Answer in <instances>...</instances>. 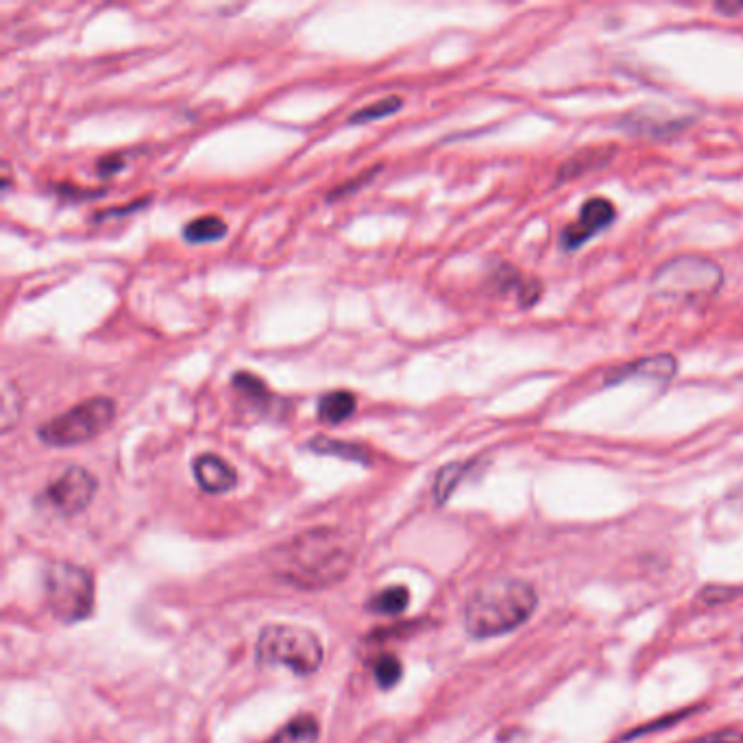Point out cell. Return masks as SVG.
I'll list each match as a JSON object with an SVG mask.
<instances>
[{
    "mask_svg": "<svg viewBox=\"0 0 743 743\" xmlns=\"http://www.w3.org/2000/svg\"><path fill=\"white\" fill-rule=\"evenodd\" d=\"M358 545L340 530H310L275 547L269 556L273 576L290 587L325 589L347 578Z\"/></svg>",
    "mask_w": 743,
    "mask_h": 743,
    "instance_id": "1",
    "label": "cell"
},
{
    "mask_svg": "<svg viewBox=\"0 0 743 743\" xmlns=\"http://www.w3.org/2000/svg\"><path fill=\"white\" fill-rule=\"evenodd\" d=\"M537 604L539 595L526 580L497 578L471 593L465 606V628L475 639L506 635L526 624Z\"/></svg>",
    "mask_w": 743,
    "mask_h": 743,
    "instance_id": "2",
    "label": "cell"
},
{
    "mask_svg": "<svg viewBox=\"0 0 743 743\" xmlns=\"http://www.w3.org/2000/svg\"><path fill=\"white\" fill-rule=\"evenodd\" d=\"M724 284L722 266L698 258V255H680L667 260L652 275V292L659 299L672 303H698L713 297Z\"/></svg>",
    "mask_w": 743,
    "mask_h": 743,
    "instance_id": "3",
    "label": "cell"
},
{
    "mask_svg": "<svg viewBox=\"0 0 743 743\" xmlns=\"http://www.w3.org/2000/svg\"><path fill=\"white\" fill-rule=\"evenodd\" d=\"M323 643L312 630L288 624L266 626L260 632L255 656L264 667H288L292 674L310 676L323 665Z\"/></svg>",
    "mask_w": 743,
    "mask_h": 743,
    "instance_id": "4",
    "label": "cell"
},
{
    "mask_svg": "<svg viewBox=\"0 0 743 743\" xmlns=\"http://www.w3.org/2000/svg\"><path fill=\"white\" fill-rule=\"evenodd\" d=\"M116 404L109 397L85 399L75 408L46 421L38 430L40 441L51 447H75L92 441L114 423Z\"/></svg>",
    "mask_w": 743,
    "mask_h": 743,
    "instance_id": "5",
    "label": "cell"
},
{
    "mask_svg": "<svg viewBox=\"0 0 743 743\" xmlns=\"http://www.w3.org/2000/svg\"><path fill=\"white\" fill-rule=\"evenodd\" d=\"M44 593L51 613L66 624L90 617L94 580L88 569L72 563H53L44 574Z\"/></svg>",
    "mask_w": 743,
    "mask_h": 743,
    "instance_id": "6",
    "label": "cell"
},
{
    "mask_svg": "<svg viewBox=\"0 0 743 743\" xmlns=\"http://www.w3.org/2000/svg\"><path fill=\"white\" fill-rule=\"evenodd\" d=\"M99 489L96 478L83 467H68L59 478L46 486L44 499L57 515L72 517L90 506L92 497Z\"/></svg>",
    "mask_w": 743,
    "mask_h": 743,
    "instance_id": "7",
    "label": "cell"
},
{
    "mask_svg": "<svg viewBox=\"0 0 743 743\" xmlns=\"http://www.w3.org/2000/svg\"><path fill=\"white\" fill-rule=\"evenodd\" d=\"M615 218H617V210L611 201L602 199V197L589 199L582 205L576 221L563 229V234H560V245H563V249L567 251H576L584 245V242H589L593 236H598L602 229H606L615 221Z\"/></svg>",
    "mask_w": 743,
    "mask_h": 743,
    "instance_id": "8",
    "label": "cell"
},
{
    "mask_svg": "<svg viewBox=\"0 0 743 743\" xmlns=\"http://www.w3.org/2000/svg\"><path fill=\"white\" fill-rule=\"evenodd\" d=\"M678 371V362L674 356L669 353H659V356H650V358H641L635 362H628L624 367L613 369L606 375L604 384L606 386H617L626 380H648L656 384H667L674 380V375Z\"/></svg>",
    "mask_w": 743,
    "mask_h": 743,
    "instance_id": "9",
    "label": "cell"
},
{
    "mask_svg": "<svg viewBox=\"0 0 743 743\" xmlns=\"http://www.w3.org/2000/svg\"><path fill=\"white\" fill-rule=\"evenodd\" d=\"M192 473L201 489L210 495H223L238 486V471L216 454H201L194 458Z\"/></svg>",
    "mask_w": 743,
    "mask_h": 743,
    "instance_id": "10",
    "label": "cell"
},
{
    "mask_svg": "<svg viewBox=\"0 0 743 743\" xmlns=\"http://www.w3.org/2000/svg\"><path fill=\"white\" fill-rule=\"evenodd\" d=\"M689 125L687 118H672L659 116V112H632L626 118H621L619 127L626 129L632 136L643 138H667L676 136Z\"/></svg>",
    "mask_w": 743,
    "mask_h": 743,
    "instance_id": "11",
    "label": "cell"
},
{
    "mask_svg": "<svg viewBox=\"0 0 743 743\" xmlns=\"http://www.w3.org/2000/svg\"><path fill=\"white\" fill-rule=\"evenodd\" d=\"M613 157L615 146H591V149H584L574 157H569V160L558 168V181H571L595 173V170L611 164Z\"/></svg>",
    "mask_w": 743,
    "mask_h": 743,
    "instance_id": "12",
    "label": "cell"
},
{
    "mask_svg": "<svg viewBox=\"0 0 743 743\" xmlns=\"http://www.w3.org/2000/svg\"><path fill=\"white\" fill-rule=\"evenodd\" d=\"M358 410V397L351 391H332L319 399L316 414L327 425H338L351 419Z\"/></svg>",
    "mask_w": 743,
    "mask_h": 743,
    "instance_id": "13",
    "label": "cell"
},
{
    "mask_svg": "<svg viewBox=\"0 0 743 743\" xmlns=\"http://www.w3.org/2000/svg\"><path fill=\"white\" fill-rule=\"evenodd\" d=\"M231 384H234V388L242 395V399H247L249 404L258 408L260 412H269L271 408H277V401H282V399H277L269 388H266V384L260 380L258 375H253L249 371L236 373Z\"/></svg>",
    "mask_w": 743,
    "mask_h": 743,
    "instance_id": "14",
    "label": "cell"
},
{
    "mask_svg": "<svg viewBox=\"0 0 743 743\" xmlns=\"http://www.w3.org/2000/svg\"><path fill=\"white\" fill-rule=\"evenodd\" d=\"M308 447L316 454L323 456H336L343 460L351 462H362V465H369L371 462V452L367 447H362L358 443H349V441H336V438L330 436H316L308 443Z\"/></svg>",
    "mask_w": 743,
    "mask_h": 743,
    "instance_id": "15",
    "label": "cell"
},
{
    "mask_svg": "<svg viewBox=\"0 0 743 743\" xmlns=\"http://www.w3.org/2000/svg\"><path fill=\"white\" fill-rule=\"evenodd\" d=\"M227 236V225L218 216H199L186 223L184 238L190 245H212V242L223 240Z\"/></svg>",
    "mask_w": 743,
    "mask_h": 743,
    "instance_id": "16",
    "label": "cell"
},
{
    "mask_svg": "<svg viewBox=\"0 0 743 743\" xmlns=\"http://www.w3.org/2000/svg\"><path fill=\"white\" fill-rule=\"evenodd\" d=\"M319 741V724L312 715H299L290 720L277 735L266 743H316Z\"/></svg>",
    "mask_w": 743,
    "mask_h": 743,
    "instance_id": "17",
    "label": "cell"
},
{
    "mask_svg": "<svg viewBox=\"0 0 743 743\" xmlns=\"http://www.w3.org/2000/svg\"><path fill=\"white\" fill-rule=\"evenodd\" d=\"M410 602V591L406 587H391L380 591L369 600V611L377 615H399L406 611Z\"/></svg>",
    "mask_w": 743,
    "mask_h": 743,
    "instance_id": "18",
    "label": "cell"
},
{
    "mask_svg": "<svg viewBox=\"0 0 743 743\" xmlns=\"http://www.w3.org/2000/svg\"><path fill=\"white\" fill-rule=\"evenodd\" d=\"M401 107H404V99H399V96H386V99H382V101H375L367 107L358 109V112H353L349 116V123L351 125L373 123V120H380V118H388V116L397 114Z\"/></svg>",
    "mask_w": 743,
    "mask_h": 743,
    "instance_id": "19",
    "label": "cell"
},
{
    "mask_svg": "<svg viewBox=\"0 0 743 743\" xmlns=\"http://www.w3.org/2000/svg\"><path fill=\"white\" fill-rule=\"evenodd\" d=\"M467 467L469 465H460V462H454V465H447V467L438 471L436 482H434V497L438 499V502H441V504L447 502L449 495L454 493L458 482L462 480V475L467 473Z\"/></svg>",
    "mask_w": 743,
    "mask_h": 743,
    "instance_id": "20",
    "label": "cell"
},
{
    "mask_svg": "<svg viewBox=\"0 0 743 743\" xmlns=\"http://www.w3.org/2000/svg\"><path fill=\"white\" fill-rule=\"evenodd\" d=\"M373 676L382 689H393L401 680V661L393 654H380L373 663Z\"/></svg>",
    "mask_w": 743,
    "mask_h": 743,
    "instance_id": "21",
    "label": "cell"
},
{
    "mask_svg": "<svg viewBox=\"0 0 743 743\" xmlns=\"http://www.w3.org/2000/svg\"><path fill=\"white\" fill-rule=\"evenodd\" d=\"M700 743H743V733L741 730H720V733L704 737Z\"/></svg>",
    "mask_w": 743,
    "mask_h": 743,
    "instance_id": "22",
    "label": "cell"
},
{
    "mask_svg": "<svg viewBox=\"0 0 743 743\" xmlns=\"http://www.w3.org/2000/svg\"><path fill=\"white\" fill-rule=\"evenodd\" d=\"M735 593H737V589L709 587V589H706V591L702 593V598H704V604H720V602L728 600V598H730V595H735Z\"/></svg>",
    "mask_w": 743,
    "mask_h": 743,
    "instance_id": "23",
    "label": "cell"
},
{
    "mask_svg": "<svg viewBox=\"0 0 743 743\" xmlns=\"http://www.w3.org/2000/svg\"><path fill=\"white\" fill-rule=\"evenodd\" d=\"M377 170V168H375ZM375 170H371V173H362L358 179H353V181H347V184L345 186H340V188H336L334 190V194H330V201L332 199H338V197H343V194H349V190H353V188H358L360 184H364V181H369L371 177H373V173H375Z\"/></svg>",
    "mask_w": 743,
    "mask_h": 743,
    "instance_id": "24",
    "label": "cell"
},
{
    "mask_svg": "<svg viewBox=\"0 0 743 743\" xmlns=\"http://www.w3.org/2000/svg\"><path fill=\"white\" fill-rule=\"evenodd\" d=\"M717 9L724 11V14H739V11H743V5H735V7H730V5H717Z\"/></svg>",
    "mask_w": 743,
    "mask_h": 743,
    "instance_id": "25",
    "label": "cell"
}]
</instances>
